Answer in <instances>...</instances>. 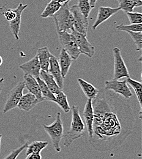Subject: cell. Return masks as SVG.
<instances>
[{"label": "cell", "instance_id": "32", "mask_svg": "<svg viewBox=\"0 0 142 159\" xmlns=\"http://www.w3.org/2000/svg\"><path fill=\"white\" fill-rule=\"evenodd\" d=\"M28 143H25V144L22 145L21 147L18 148L17 149L12 151L7 156H6L4 159H15L16 158H17V157L19 156V155L21 154V152L25 149H26L27 148V146H28Z\"/></svg>", "mask_w": 142, "mask_h": 159}, {"label": "cell", "instance_id": "20", "mask_svg": "<svg viewBox=\"0 0 142 159\" xmlns=\"http://www.w3.org/2000/svg\"><path fill=\"white\" fill-rule=\"evenodd\" d=\"M52 53L47 47H42L38 50L37 55L41 66V70L46 72L48 71L50 59Z\"/></svg>", "mask_w": 142, "mask_h": 159}, {"label": "cell", "instance_id": "39", "mask_svg": "<svg viewBox=\"0 0 142 159\" xmlns=\"http://www.w3.org/2000/svg\"><path fill=\"white\" fill-rule=\"evenodd\" d=\"M2 137V135L0 134V152H1V139Z\"/></svg>", "mask_w": 142, "mask_h": 159}, {"label": "cell", "instance_id": "34", "mask_svg": "<svg viewBox=\"0 0 142 159\" xmlns=\"http://www.w3.org/2000/svg\"><path fill=\"white\" fill-rule=\"evenodd\" d=\"M26 159H41V156L40 153H32L27 156Z\"/></svg>", "mask_w": 142, "mask_h": 159}, {"label": "cell", "instance_id": "3", "mask_svg": "<svg viewBox=\"0 0 142 159\" xmlns=\"http://www.w3.org/2000/svg\"><path fill=\"white\" fill-rule=\"evenodd\" d=\"M57 32L74 30V17L69 2L62 4L60 9L53 16Z\"/></svg>", "mask_w": 142, "mask_h": 159}, {"label": "cell", "instance_id": "33", "mask_svg": "<svg viewBox=\"0 0 142 159\" xmlns=\"http://www.w3.org/2000/svg\"><path fill=\"white\" fill-rule=\"evenodd\" d=\"M6 20L9 22L14 20L16 17V12L14 9H7L2 13Z\"/></svg>", "mask_w": 142, "mask_h": 159}, {"label": "cell", "instance_id": "15", "mask_svg": "<svg viewBox=\"0 0 142 159\" xmlns=\"http://www.w3.org/2000/svg\"><path fill=\"white\" fill-rule=\"evenodd\" d=\"M48 72L52 75L59 87L62 89L64 86V78L62 77L61 74V69L58 59L52 54L51 55L50 59V64Z\"/></svg>", "mask_w": 142, "mask_h": 159}, {"label": "cell", "instance_id": "10", "mask_svg": "<svg viewBox=\"0 0 142 159\" xmlns=\"http://www.w3.org/2000/svg\"><path fill=\"white\" fill-rule=\"evenodd\" d=\"M70 31L75 37L81 54H84L89 58L93 57L95 54V47L88 42L87 36L76 31L74 29Z\"/></svg>", "mask_w": 142, "mask_h": 159}, {"label": "cell", "instance_id": "24", "mask_svg": "<svg viewBox=\"0 0 142 159\" xmlns=\"http://www.w3.org/2000/svg\"><path fill=\"white\" fill-rule=\"evenodd\" d=\"M55 103L58 104V105L61 108V110L64 113H69L71 110V108L68 102L67 97L66 94L62 91V90L55 94Z\"/></svg>", "mask_w": 142, "mask_h": 159}, {"label": "cell", "instance_id": "19", "mask_svg": "<svg viewBox=\"0 0 142 159\" xmlns=\"http://www.w3.org/2000/svg\"><path fill=\"white\" fill-rule=\"evenodd\" d=\"M39 77L41 79L44 81V83L48 86L50 91L54 95L62 90L59 87L54 77L52 76V75L50 74L48 72H46L41 70Z\"/></svg>", "mask_w": 142, "mask_h": 159}, {"label": "cell", "instance_id": "23", "mask_svg": "<svg viewBox=\"0 0 142 159\" xmlns=\"http://www.w3.org/2000/svg\"><path fill=\"white\" fill-rule=\"evenodd\" d=\"M62 4L59 3L58 2L52 0L50 1L47 6L45 7L44 11L41 14L42 18L46 19L48 17H52L53 15H55L57 12L60 9Z\"/></svg>", "mask_w": 142, "mask_h": 159}, {"label": "cell", "instance_id": "4", "mask_svg": "<svg viewBox=\"0 0 142 159\" xmlns=\"http://www.w3.org/2000/svg\"><path fill=\"white\" fill-rule=\"evenodd\" d=\"M44 130L52 140V145L58 152L61 151L60 143L64 135V127L61 119V113L58 112L55 120L50 125H42Z\"/></svg>", "mask_w": 142, "mask_h": 159}, {"label": "cell", "instance_id": "35", "mask_svg": "<svg viewBox=\"0 0 142 159\" xmlns=\"http://www.w3.org/2000/svg\"><path fill=\"white\" fill-rule=\"evenodd\" d=\"M89 2H90L91 6L93 8H94L98 0H89Z\"/></svg>", "mask_w": 142, "mask_h": 159}, {"label": "cell", "instance_id": "2", "mask_svg": "<svg viewBox=\"0 0 142 159\" xmlns=\"http://www.w3.org/2000/svg\"><path fill=\"white\" fill-rule=\"evenodd\" d=\"M72 122L69 130L63 135V144L69 147L76 139L81 138L85 132V124L81 118L79 108L76 105L71 107Z\"/></svg>", "mask_w": 142, "mask_h": 159}, {"label": "cell", "instance_id": "8", "mask_svg": "<svg viewBox=\"0 0 142 159\" xmlns=\"http://www.w3.org/2000/svg\"><path fill=\"white\" fill-rule=\"evenodd\" d=\"M104 88L105 89L113 91L114 93L121 96L126 99H128L133 96V94L128 86L126 80H106L104 82Z\"/></svg>", "mask_w": 142, "mask_h": 159}, {"label": "cell", "instance_id": "1", "mask_svg": "<svg viewBox=\"0 0 142 159\" xmlns=\"http://www.w3.org/2000/svg\"><path fill=\"white\" fill-rule=\"evenodd\" d=\"M92 103L94 121L89 143L97 151L115 150L134 132L132 109L119 94L105 88L99 89Z\"/></svg>", "mask_w": 142, "mask_h": 159}, {"label": "cell", "instance_id": "29", "mask_svg": "<svg viewBox=\"0 0 142 159\" xmlns=\"http://www.w3.org/2000/svg\"><path fill=\"white\" fill-rule=\"evenodd\" d=\"M77 6L81 14L86 17H89L90 12L93 7L91 6L89 0H79Z\"/></svg>", "mask_w": 142, "mask_h": 159}, {"label": "cell", "instance_id": "31", "mask_svg": "<svg viewBox=\"0 0 142 159\" xmlns=\"http://www.w3.org/2000/svg\"><path fill=\"white\" fill-rule=\"evenodd\" d=\"M131 24L142 23V14L140 12H125Z\"/></svg>", "mask_w": 142, "mask_h": 159}, {"label": "cell", "instance_id": "5", "mask_svg": "<svg viewBox=\"0 0 142 159\" xmlns=\"http://www.w3.org/2000/svg\"><path fill=\"white\" fill-rule=\"evenodd\" d=\"M57 33L62 48L67 52L72 60H77L81 55V52L74 36L67 31L57 32Z\"/></svg>", "mask_w": 142, "mask_h": 159}, {"label": "cell", "instance_id": "18", "mask_svg": "<svg viewBox=\"0 0 142 159\" xmlns=\"http://www.w3.org/2000/svg\"><path fill=\"white\" fill-rule=\"evenodd\" d=\"M58 61L61 69L62 76L64 79L67 75L74 60L64 49L62 48L60 52Z\"/></svg>", "mask_w": 142, "mask_h": 159}, {"label": "cell", "instance_id": "21", "mask_svg": "<svg viewBox=\"0 0 142 159\" xmlns=\"http://www.w3.org/2000/svg\"><path fill=\"white\" fill-rule=\"evenodd\" d=\"M77 81L81 87V89L88 99H93L98 94L99 89L93 84L85 80L79 78Z\"/></svg>", "mask_w": 142, "mask_h": 159}, {"label": "cell", "instance_id": "38", "mask_svg": "<svg viewBox=\"0 0 142 159\" xmlns=\"http://www.w3.org/2000/svg\"><path fill=\"white\" fill-rule=\"evenodd\" d=\"M2 62H3V60H2V57L0 56V66L2 65Z\"/></svg>", "mask_w": 142, "mask_h": 159}, {"label": "cell", "instance_id": "13", "mask_svg": "<svg viewBox=\"0 0 142 159\" xmlns=\"http://www.w3.org/2000/svg\"><path fill=\"white\" fill-rule=\"evenodd\" d=\"M120 11L121 10L119 7L100 6L98 10L96 20L92 26V30H96L101 24L109 19L112 16L118 12Z\"/></svg>", "mask_w": 142, "mask_h": 159}, {"label": "cell", "instance_id": "37", "mask_svg": "<svg viewBox=\"0 0 142 159\" xmlns=\"http://www.w3.org/2000/svg\"><path fill=\"white\" fill-rule=\"evenodd\" d=\"M4 81V78L0 79V93H1V92L2 91V86H3Z\"/></svg>", "mask_w": 142, "mask_h": 159}, {"label": "cell", "instance_id": "16", "mask_svg": "<svg viewBox=\"0 0 142 159\" xmlns=\"http://www.w3.org/2000/svg\"><path fill=\"white\" fill-rule=\"evenodd\" d=\"M23 80L25 88L29 91V92L34 94L41 102L44 101L36 79L30 75H24Z\"/></svg>", "mask_w": 142, "mask_h": 159}, {"label": "cell", "instance_id": "28", "mask_svg": "<svg viewBox=\"0 0 142 159\" xmlns=\"http://www.w3.org/2000/svg\"><path fill=\"white\" fill-rule=\"evenodd\" d=\"M117 30L121 31H133V32H142V24H130V25H124L123 23L120 25L117 26Z\"/></svg>", "mask_w": 142, "mask_h": 159}, {"label": "cell", "instance_id": "40", "mask_svg": "<svg viewBox=\"0 0 142 159\" xmlns=\"http://www.w3.org/2000/svg\"><path fill=\"white\" fill-rule=\"evenodd\" d=\"M131 1H132L134 2H137V1H142V0H131Z\"/></svg>", "mask_w": 142, "mask_h": 159}, {"label": "cell", "instance_id": "22", "mask_svg": "<svg viewBox=\"0 0 142 159\" xmlns=\"http://www.w3.org/2000/svg\"><path fill=\"white\" fill-rule=\"evenodd\" d=\"M127 83L131 86V87L134 90L137 99L139 102V106H140V113H139V118L142 119V86L141 81H138L137 80L132 79L130 77L127 78L126 79Z\"/></svg>", "mask_w": 142, "mask_h": 159}, {"label": "cell", "instance_id": "6", "mask_svg": "<svg viewBox=\"0 0 142 159\" xmlns=\"http://www.w3.org/2000/svg\"><path fill=\"white\" fill-rule=\"evenodd\" d=\"M25 88L24 82L21 81L9 92L2 110L4 114L17 107L18 103L23 95V92Z\"/></svg>", "mask_w": 142, "mask_h": 159}, {"label": "cell", "instance_id": "30", "mask_svg": "<svg viewBox=\"0 0 142 159\" xmlns=\"http://www.w3.org/2000/svg\"><path fill=\"white\" fill-rule=\"evenodd\" d=\"M131 38L134 40L136 47V50L137 52H141L142 48V32H133L127 31Z\"/></svg>", "mask_w": 142, "mask_h": 159}, {"label": "cell", "instance_id": "9", "mask_svg": "<svg viewBox=\"0 0 142 159\" xmlns=\"http://www.w3.org/2000/svg\"><path fill=\"white\" fill-rule=\"evenodd\" d=\"M71 10L74 17V30L85 36H87L89 26L88 19L86 18L79 10L77 5H74L71 7Z\"/></svg>", "mask_w": 142, "mask_h": 159}, {"label": "cell", "instance_id": "26", "mask_svg": "<svg viewBox=\"0 0 142 159\" xmlns=\"http://www.w3.org/2000/svg\"><path fill=\"white\" fill-rule=\"evenodd\" d=\"M36 80L40 87L41 94L43 98L44 99V100L55 102V95L50 91V90L46 85V84L44 83V81L41 79L40 77L36 78Z\"/></svg>", "mask_w": 142, "mask_h": 159}, {"label": "cell", "instance_id": "17", "mask_svg": "<svg viewBox=\"0 0 142 159\" xmlns=\"http://www.w3.org/2000/svg\"><path fill=\"white\" fill-rule=\"evenodd\" d=\"M39 103H41V102L38 98L34 94L29 92L22 96L18 103L17 108L25 111H30Z\"/></svg>", "mask_w": 142, "mask_h": 159}, {"label": "cell", "instance_id": "27", "mask_svg": "<svg viewBox=\"0 0 142 159\" xmlns=\"http://www.w3.org/2000/svg\"><path fill=\"white\" fill-rule=\"evenodd\" d=\"M119 2V8L126 12H133L134 9L136 7H141L142 1L137 2H134L131 0H118Z\"/></svg>", "mask_w": 142, "mask_h": 159}, {"label": "cell", "instance_id": "11", "mask_svg": "<svg viewBox=\"0 0 142 159\" xmlns=\"http://www.w3.org/2000/svg\"><path fill=\"white\" fill-rule=\"evenodd\" d=\"M19 67L23 71L24 75H30L36 79L40 75L41 66L37 54L32 59L20 65Z\"/></svg>", "mask_w": 142, "mask_h": 159}, {"label": "cell", "instance_id": "14", "mask_svg": "<svg viewBox=\"0 0 142 159\" xmlns=\"http://www.w3.org/2000/svg\"><path fill=\"white\" fill-rule=\"evenodd\" d=\"M83 118L85 121V125L88 132V139L91 138L93 133V125L94 121V111L92 99H88L83 112Z\"/></svg>", "mask_w": 142, "mask_h": 159}, {"label": "cell", "instance_id": "7", "mask_svg": "<svg viewBox=\"0 0 142 159\" xmlns=\"http://www.w3.org/2000/svg\"><path fill=\"white\" fill-rule=\"evenodd\" d=\"M113 55L114 58L113 79L130 77L128 69L122 56L121 50L118 47H114L113 48Z\"/></svg>", "mask_w": 142, "mask_h": 159}, {"label": "cell", "instance_id": "36", "mask_svg": "<svg viewBox=\"0 0 142 159\" xmlns=\"http://www.w3.org/2000/svg\"><path fill=\"white\" fill-rule=\"evenodd\" d=\"M54 1H56L60 3L61 4H64V3L69 2L71 1V0H54Z\"/></svg>", "mask_w": 142, "mask_h": 159}, {"label": "cell", "instance_id": "25", "mask_svg": "<svg viewBox=\"0 0 142 159\" xmlns=\"http://www.w3.org/2000/svg\"><path fill=\"white\" fill-rule=\"evenodd\" d=\"M48 145L47 141H36L28 144L26 148V156L32 153H41V151L44 149Z\"/></svg>", "mask_w": 142, "mask_h": 159}, {"label": "cell", "instance_id": "12", "mask_svg": "<svg viewBox=\"0 0 142 159\" xmlns=\"http://www.w3.org/2000/svg\"><path fill=\"white\" fill-rule=\"evenodd\" d=\"M28 6V4H23L20 2L18 6L14 9L16 12V18L9 22V27L11 31L14 36V38L16 40L20 39L19 33L21 30V16L23 12L27 8Z\"/></svg>", "mask_w": 142, "mask_h": 159}]
</instances>
